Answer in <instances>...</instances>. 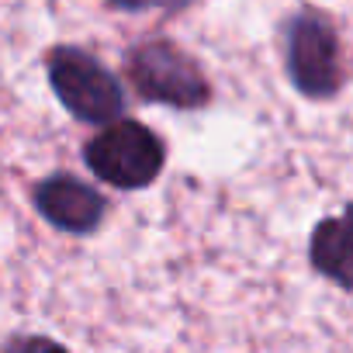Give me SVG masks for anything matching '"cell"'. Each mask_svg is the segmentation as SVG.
Listing matches in <instances>:
<instances>
[{"mask_svg":"<svg viewBox=\"0 0 353 353\" xmlns=\"http://www.w3.org/2000/svg\"><path fill=\"white\" fill-rule=\"evenodd\" d=\"M46 73L59 104L83 125H111L125 114V87L87 49L56 46L46 56Z\"/></svg>","mask_w":353,"mask_h":353,"instance_id":"cell-1","label":"cell"},{"mask_svg":"<svg viewBox=\"0 0 353 353\" xmlns=\"http://www.w3.org/2000/svg\"><path fill=\"white\" fill-rule=\"evenodd\" d=\"M125 77L135 87V94L149 104L194 111L212 101V83L201 73V66L170 39H149L128 49Z\"/></svg>","mask_w":353,"mask_h":353,"instance_id":"cell-2","label":"cell"},{"mask_svg":"<svg viewBox=\"0 0 353 353\" xmlns=\"http://www.w3.org/2000/svg\"><path fill=\"white\" fill-rule=\"evenodd\" d=\"M83 163L90 166L97 181L121 191H139L149 188L163 173L166 145L149 125L118 118L83 145Z\"/></svg>","mask_w":353,"mask_h":353,"instance_id":"cell-3","label":"cell"},{"mask_svg":"<svg viewBox=\"0 0 353 353\" xmlns=\"http://www.w3.org/2000/svg\"><path fill=\"white\" fill-rule=\"evenodd\" d=\"M284 66L298 94L312 101H325L343 87V49L332 21L315 11L301 8L284 25Z\"/></svg>","mask_w":353,"mask_h":353,"instance_id":"cell-4","label":"cell"},{"mask_svg":"<svg viewBox=\"0 0 353 353\" xmlns=\"http://www.w3.org/2000/svg\"><path fill=\"white\" fill-rule=\"evenodd\" d=\"M32 201L52 229L73 232V236L94 232L108 215L104 194L94 191L90 184H83L73 173H52L46 181H39L32 191Z\"/></svg>","mask_w":353,"mask_h":353,"instance_id":"cell-5","label":"cell"},{"mask_svg":"<svg viewBox=\"0 0 353 353\" xmlns=\"http://www.w3.org/2000/svg\"><path fill=\"white\" fill-rule=\"evenodd\" d=\"M308 256L322 277L353 291V205L343 212V219H322L315 225Z\"/></svg>","mask_w":353,"mask_h":353,"instance_id":"cell-6","label":"cell"},{"mask_svg":"<svg viewBox=\"0 0 353 353\" xmlns=\"http://www.w3.org/2000/svg\"><path fill=\"white\" fill-rule=\"evenodd\" d=\"M0 353H70V350L49 336H11L0 346Z\"/></svg>","mask_w":353,"mask_h":353,"instance_id":"cell-7","label":"cell"},{"mask_svg":"<svg viewBox=\"0 0 353 353\" xmlns=\"http://www.w3.org/2000/svg\"><path fill=\"white\" fill-rule=\"evenodd\" d=\"M111 8H118V11H166V14H176V11H184V8H191L194 0H108Z\"/></svg>","mask_w":353,"mask_h":353,"instance_id":"cell-8","label":"cell"}]
</instances>
